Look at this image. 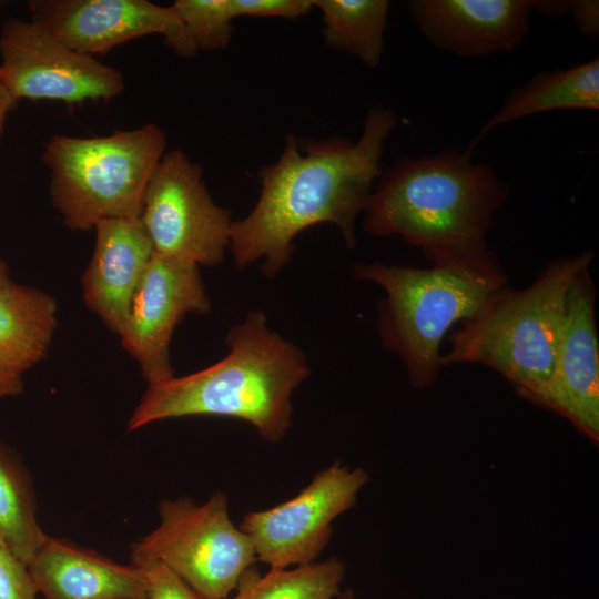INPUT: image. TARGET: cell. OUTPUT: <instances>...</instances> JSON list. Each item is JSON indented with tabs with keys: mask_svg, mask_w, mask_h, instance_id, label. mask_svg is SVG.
Wrapping results in <instances>:
<instances>
[{
	"mask_svg": "<svg viewBox=\"0 0 599 599\" xmlns=\"http://www.w3.org/2000/svg\"><path fill=\"white\" fill-rule=\"evenodd\" d=\"M397 124V112L378 104L368 110L356 142L287 135L280 158L258 172L254 209L232 224L235 265L263 260V273L276 275L291 261L296 235L318 223L335 224L346 246L355 247L356 219L368 205L385 142Z\"/></svg>",
	"mask_w": 599,
	"mask_h": 599,
	"instance_id": "1",
	"label": "cell"
},
{
	"mask_svg": "<svg viewBox=\"0 0 599 599\" xmlns=\"http://www.w3.org/2000/svg\"><path fill=\"white\" fill-rule=\"evenodd\" d=\"M509 186L489 163L458 149L403 155L383 174L365 210L363 230L402 236L433 263L479 257Z\"/></svg>",
	"mask_w": 599,
	"mask_h": 599,
	"instance_id": "2",
	"label": "cell"
},
{
	"mask_svg": "<svg viewBox=\"0 0 599 599\" xmlns=\"http://www.w3.org/2000/svg\"><path fill=\"white\" fill-rule=\"evenodd\" d=\"M229 354L196 373L149 385L128 422L130 432L169 418L219 416L250 423L280 441L292 426L294 389L308 376L304 354L251 311L226 337Z\"/></svg>",
	"mask_w": 599,
	"mask_h": 599,
	"instance_id": "3",
	"label": "cell"
},
{
	"mask_svg": "<svg viewBox=\"0 0 599 599\" xmlns=\"http://www.w3.org/2000/svg\"><path fill=\"white\" fill-rule=\"evenodd\" d=\"M358 280L385 290L377 328L385 348L398 354L410 385L433 386L443 368L440 345L456 323L471 316L508 276L494 252L420 268L384 263L357 264Z\"/></svg>",
	"mask_w": 599,
	"mask_h": 599,
	"instance_id": "4",
	"label": "cell"
},
{
	"mask_svg": "<svg viewBox=\"0 0 599 599\" xmlns=\"http://www.w3.org/2000/svg\"><path fill=\"white\" fill-rule=\"evenodd\" d=\"M593 258L590 248L556 258L528 287L514 290L505 285L493 292L449 334L443 367L457 363L484 365L502 375L518 396L529 402L552 374L570 283Z\"/></svg>",
	"mask_w": 599,
	"mask_h": 599,
	"instance_id": "5",
	"label": "cell"
},
{
	"mask_svg": "<svg viewBox=\"0 0 599 599\" xmlns=\"http://www.w3.org/2000/svg\"><path fill=\"white\" fill-rule=\"evenodd\" d=\"M165 148V134L153 123L108 136H52L42 160L51 172L52 202L65 225L87 231L103 220L140 217Z\"/></svg>",
	"mask_w": 599,
	"mask_h": 599,
	"instance_id": "6",
	"label": "cell"
},
{
	"mask_svg": "<svg viewBox=\"0 0 599 599\" xmlns=\"http://www.w3.org/2000/svg\"><path fill=\"white\" fill-rule=\"evenodd\" d=\"M160 522L132 545V562L154 560L177 575L201 599H225L257 557L250 537L232 521L227 497L205 502L163 500Z\"/></svg>",
	"mask_w": 599,
	"mask_h": 599,
	"instance_id": "7",
	"label": "cell"
},
{
	"mask_svg": "<svg viewBox=\"0 0 599 599\" xmlns=\"http://www.w3.org/2000/svg\"><path fill=\"white\" fill-rule=\"evenodd\" d=\"M139 219L155 253L209 266L222 262L234 222L214 203L200 165L181 150L160 160Z\"/></svg>",
	"mask_w": 599,
	"mask_h": 599,
	"instance_id": "8",
	"label": "cell"
},
{
	"mask_svg": "<svg viewBox=\"0 0 599 599\" xmlns=\"http://www.w3.org/2000/svg\"><path fill=\"white\" fill-rule=\"evenodd\" d=\"M367 480L365 469L333 463L293 498L247 512L240 528L250 537L257 560L270 568L314 562L331 538L333 521L355 505Z\"/></svg>",
	"mask_w": 599,
	"mask_h": 599,
	"instance_id": "9",
	"label": "cell"
},
{
	"mask_svg": "<svg viewBox=\"0 0 599 599\" xmlns=\"http://www.w3.org/2000/svg\"><path fill=\"white\" fill-rule=\"evenodd\" d=\"M0 57V73L17 101L109 100L124 88L119 70L70 49L33 20L10 18L3 23Z\"/></svg>",
	"mask_w": 599,
	"mask_h": 599,
	"instance_id": "10",
	"label": "cell"
},
{
	"mask_svg": "<svg viewBox=\"0 0 599 599\" xmlns=\"http://www.w3.org/2000/svg\"><path fill=\"white\" fill-rule=\"evenodd\" d=\"M210 308L199 265L154 252L119 335L149 385L174 376L169 347L177 323L186 313Z\"/></svg>",
	"mask_w": 599,
	"mask_h": 599,
	"instance_id": "11",
	"label": "cell"
},
{
	"mask_svg": "<svg viewBox=\"0 0 599 599\" xmlns=\"http://www.w3.org/2000/svg\"><path fill=\"white\" fill-rule=\"evenodd\" d=\"M34 22L70 49L92 55L130 40L161 34L179 55L197 50L174 7L148 0H33Z\"/></svg>",
	"mask_w": 599,
	"mask_h": 599,
	"instance_id": "12",
	"label": "cell"
},
{
	"mask_svg": "<svg viewBox=\"0 0 599 599\" xmlns=\"http://www.w3.org/2000/svg\"><path fill=\"white\" fill-rule=\"evenodd\" d=\"M585 265L572 278L552 374L529 402L568 419L593 444L599 441V342L596 284Z\"/></svg>",
	"mask_w": 599,
	"mask_h": 599,
	"instance_id": "13",
	"label": "cell"
},
{
	"mask_svg": "<svg viewBox=\"0 0 599 599\" xmlns=\"http://www.w3.org/2000/svg\"><path fill=\"white\" fill-rule=\"evenodd\" d=\"M407 7L432 44L460 58L516 50L532 12L531 0H410Z\"/></svg>",
	"mask_w": 599,
	"mask_h": 599,
	"instance_id": "14",
	"label": "cell"
},
{
	"mask_svg": "<svg viewBox=\"0 0 599 599\" xmlns=\"http://www.w3.org/2000/svg\"><path fill=\"white\" fill-rule=\"evenodd\" d=\"M97 241L82 277L87 306L120 335L131 300L154 253L140 219H109L95 226Z\"/></svg>",
	"mask_w": 599,
	"mask_h": 599,
	"instance_id": "15",
	"label": "cell"
},
{
	"mask_svg": "<svg viewBox=\"0 0 599 599\" xmlns=\"http://www.w3.org/2000/svg\"><path fill=\"white\" fill-rule=\"evenodd\" d=\"M45 599H146L140 568L47 536L27 566Z\"/></svg>",
	"mask_w": 599,
	"mask_h": 599,
	"instance_id": "16",
	"label": "cell"
},
{
	"mask_svg": "<svg viewBox=\"0 0 599 599\" xmlns=\"http://www.w3.org/2000/svg\"><path fill=\"white\" fill-rule=\"evenodd\" d=\"M58 325L48 293L9 282L0 286V398L23 388L24 374L47 354Z\"/></svg>",
	"mask_w": 599,
	"mask_h": 599,
	"instance_id": "17",
	"label": "cell"
},
{
	"mask_svg": "<svg viewBox=\"0 0 599 599\" xmlns=\"http://www.w3.org/2000/svg\"><path fill=\"white\" fill-rule=\"evenodd\" d=\"M556 110H599L598 58L566 69L540 71L525 84L514 88L466 149L474 152L481 139L495 128Z\"/></svg>",
	"mask_w": 599,
	"mask_h": 599,
	"instance_id": "18",
	"label": "cell"
},
{
	"mask_svg": "<svg viewBox=\"0 0 599 599\" xmlns=\"http://www.w3.org/2000/svg\"><path fill=\"white\" fill-rule=\"evenodd\" d=\"M323 14L322 35L332 50L355 55L368 68L380 64L387 0H312Z\"/></svg>",
	"mask_w": 599,
	"mask_h": 599,
	"instance_id": "19",
	"label": "cell"
},
{
	"mask_svg": "<svg viewBox=\"0 0 599 599\" xmlns=\"http://www.w3.org/2000/svg\"><path fill=\"white\" fill-rule=\"evenodd\" d=\"M345 565L336 557L290 568H270L261 573L254 566L241 577L235 593L225 599H335L345 577Z\"/></svg>",
	"mask_w": 599,
	"mask_h": 599,
	"instance_id": "20",
	"label": "cell"
},
{
	"mask_svg": "<svg viewBox=\"0 0 599 599\" xmlns=\"http://www.w3.org/2000/svg\"><path fill=\"white\" fill-rule=\"evenodd\" d=\"M45 537L21 471L0 446V538L28 566Z\"/></svg>",
	"mask_w": 599,
	"mask_h": 599,
	"instance_id": "21",
	"label": "cell"
},
{
	"mask_svg": "<svg viewBox=\"0 0 599 599\" xmlns=\"http://www.w3.org/2000/svg\"><path fill=\"white\" fill-rule=\"evenodd\" d=\"M172 6L197 51L227 47L235 19L231 0H177Z\"/></svg>",
	"mask_w": 599,
	"mask_h": 599,
	"instance_id": "22",
	"label": "cell"
},
{
	"mask_svg": "<svg viewBox=\"0 0 599 599\" xmlns=\"http://www.w3.org/2000/svg\"><path fill=\"white\" fill-rule=\"evenodd\" d=\"M142 572L146 599H201L177 575L154 560L132 562Z\"/></svg>",
	"mask_w": 599,
	"mask_h": 599,
	"instance_id": "23",
	"label": "cell"
},
{
	"mask_svg": "<svg viewBox=\"0 0 599 599\" xmlns=\"http://www.w3.org/2000/svg\"><path fill=\"white\" fill-rule=\"evenodd\" d=\"M37 592L28 567L0 546V599H35Z\"/></svg>",
	"mask_w": 599,
	"mask_h": 599,
	"instance_id": "24",
	"label": "cell"
},
{
	"mask_svg": "<svg viewBox=\"0 0 599 599\" xmlns=\"http://www.w3.org/2000/svg\"><path fill=\"white\" fill-rule=\"evenodd\" d=\"M231 3L235 18L247 16L297 19L313 8L312 0H231Z\"/></svg>",
	"mask_w": 599,
	"mask_h": 599,
	"instance_id": "25",
	"label": "cell"
},
{
	"mask_svg": "<svg viewBox=\"0 0 599 599\" xmlns=\"http://www.w3.org/2000/svg\"><path fill=\"white\" fill-rule=\"evenodd\" d=\"M569 14L578 31L588 39L599 34V2L597 0H570Z\"/></svg>",
	"mask_w": 599,
	"mask_h": 599,
	"instance_id": "26",
	"label": "cell"
},
{
	"mask_svg": "<svg viewBox=\"0 0 599 599\" xmlns=\"http://www.w3.org/2000/svg\"><path fill=\"white\" fill-rule=\"evenodd\" d=\"M570 0H531V9L549 18H561L569 12Z\"/></svg>",
	"mask_w": 599,
	"mask_h": 599,
	"instance_id": "27",
	"label": "cell"
},
{
	"mask_svg": "<svg viewBox=\"0 0 599 599\" xmlns=\"http://www.w3.org/2000/svg\"><path fill=\"white\" fill-rule=\"evenodd\" d=\"M17 102L18 101L12 97L0 73V139L7 115L16 106Z\"/></svg>",
	"mask_w": 599,
	"mask_h": 599,
	"instance_id": "28",
	"label": "cell"
},
{
	"mask_svg": "<svg viewBox=\"0 0 599 599\" xmlns=\"http://www.w3.org/2000/svg\"><path fill=\"white\" fill-rule=\"evenodd\" d=\"M11 282L7 264L0 260V286Z\"/></svg>",
	"mask_w": 599,
	"mask_h": 599,
	"instance_id": "29",
	"label": "cell"
},
{
	"mask_svg": "<svg viewBox=\"0 0 599 599\" xmlns=\"http://www.w3.org/2000/svg\"><path fill=\"white\" fill-rule=\"evenodd\" d=\"M335 599H357V597L353 590L346 589L344 591H341Z\"/></svg>",
	"mask_w": 599,
	"mask_h": 599,
	"instance_id": "30",
	"label": "cell"
},
{
	"mask_svg": "<svg viewBox=\"0 0 599 599\" xmlns=\"http://www.w3.org/2000/svg\"><path fill=\"white\" fill-rule=\"evenodd\" d=\"M0 546H4L2 539L0 538ZM6 547V546H4ZM7 548V547H6Z\"/></svg>",
	"mask_w": 599,
	"mask_h": 599,
	"instance_id": "31",
	"label": "cell"
},
{
	"mask_svg": "<svg viewBox=\"0 0 599 599\" xmlns=\"http://www.w3.org/2000/svg\"><path fill=\"white\" fill-rule=\"evenodd\" d=\"M114 599H126V598H114Z\"/></svg>",
	"mask_w": 599,
	"mask_h": 599,
	"instance_id": "32",
	"label": "cell"
}]
</instances>
